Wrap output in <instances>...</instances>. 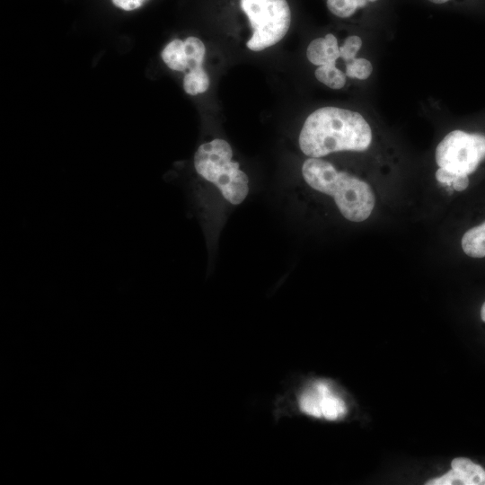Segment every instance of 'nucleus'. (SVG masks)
I'll use <instances>...</instances> for the list:
<instances>
[{"label":"nucleus","mask_w":485,"mask_h":485,"mask_svg":"<svg viewBox=\"0 0 485 485\" xmlns=\"http://www.w3.org/2000/svg\"><path fill=\"white\" fill-rule=\"evenodd\" d=\"M481 316L483 322H485V302L481 306Z\"/></svg>","instance_id":"nucleus-19"},{"label":"nucleus","mask_w":485,"mask_h":485,"mask_svg":"<svg viewBox=\"0 0 485 485\" xmlns=\"http://www.w3.org/2000/svg\"><path fill=\"white\" fill-rule=\"evenodd\" d=\"M452 469L441 477L426 482L427 485H485V470L468 458H454Z\"/></svg>","instance_id":"nucleus-7"},{"label":"nucleus","mask_w":485,"mask_h":485,"mask_svg":"<svg viewBox=\"0 0 485 485\" xmlns=\"http://www.w3.org/2000/svg\"><path fill=\"white\" fill-rule=\"evenodd\" d=\"M146 0H112V3L126 11H132L139 8Z\"/></svg>","instance_id":"nucleus-18"},{"label":"nucleus","mask_w":485,"mask_h":485,"mask_svg":"<svg viewBox=\"0 0 485 485\" xmlns=\"http://www.w3.org/2000/svg\"><path fill=\"white\" fill-rule=\"evenodd\" d=\"M485 159V136L462 130L448 133L437 145L436 162L456 174L469 175Z\"/></svg>","instance_id":"nucleus-6"},{"label":"nucleus","mask_w":485,"mask_h":485,"mask_svg":"<svg viewBox=\"0 0 485 485\" xmlns=\"http://www.w3.org/2000/svg\"><path fill=\"white\" fill-rule=\"evenodd\" d=\"M240 6L252 29L246 43L249 49L261 51L279 42L291 23L287 0H240Z\"/></svg>","instance_id":"nucleus-5"},{"label":"nucleus","mask_w":485,"mask_h":485,"mask_svg":"<svg viewBox=\"0 0 485 485\" xmlns=\"http://www.w3.org/2000/svg\"><path fill=\"white\" fill-rule=\"evenodd\" d=\"M209 86V78L203 66L189 70L183 78L184 91L190 95L205 93Z\"/></svg>","instance_id":"nucleus-12"},{"label":"nucleus","mask_w":485,"mask_h":485,"mask_svg":"<svg viewBox=\"0 0 485 485\" xmlns=\"http://www.w3.org/2000/svg\"><path fill=\"white\" fill-rule=\"evenodd\" d=\"M367 1H368V2H375V1H377V0H367Z\"/></svg>","instance_id":"nucleus-21"},{"label":"nucleus","mask_w":485,"mask_h":485,"mask_svg":"<svg viewBox=\"0 0 485 485\" xmlns=\"http://www.w3.org/2000/svg\"><path fill=\"white\" fill-rule=\"evenodd\" d=\"M314 75L319 82L334 90L343 88L346 84V74L336 67L335 64L318 66Z\"/></svg>","instance_id":"nucleus-11"},{"label":"nucleus","mask_w":485,"mask_h":485,"mask_svg":"<svg viewBox=\"0 0 485 485\" xmlns=\"http://www.w3.org/2000/svg\"><path fill=\"white\" fill-rule=\"evenodd\" d=\"M161 56L169 68L180 72L188 69L184 41L181 40L175 39L169 42L163 49Z\"/></svg>","instance_id":"nucleus-10"},{"label":"nucleus","mask_w":485,"mask_h":485,"mask_svg":"<svg viewBox=\"0 0 485 485\" xmlns=\"http://www.w3.org/2000/svg\"><path fill=\"white\" fill-rule=\"evenodd\" d=\"M330 381L313 379L288 390L276 402L278 414L282 411L294 410L304 416L337 420L343 418L348 408L345 401L336 393ZM277 414V415H278Z\"/></svg>","instance_id":"nucleus-4"},{"label":"nucleus","mask_w":485,"mask_h":485,"mask_svg":"<svg viewBox=\"0 0 485 485\" xmlns=\"http://www.w3.org/2000/svg\"><path fill=\"white\" fill-rule=\"evenodd\" d=\"M459 175H463V174H456L440 167L436 172V180L439 182L446 183L449 186H452V184L454 182V181Z\"/></svg>","instance_id":"nucleus-17"},{"label":"nucleus","mask_w":485,"mask_h":485,"mask_svg":"<svg viewBox=\"0 0 485 485\" xmlns=\"http://www.w3.org/2000/svg\"><path fill=\"white\" fill-rule=\"evenodd\" d=\"M302 174L310 187L331 196L348 220L361 222L369 217L375 206V196L366 182L340 172L331 163L316 157L304 161Z\"/></svg>","instance_id":"nucleus-2"},{"label":"nucleus","mask_w":485,"mask_h":485,"mask_svg":"<svg viewBox=\"0 0 485 485\" xmlns=\"http://www.w3.org/2000/svg\"><path fill=\"white\" fill-rule=\"evenodd\" d=\"M362 47V40L357 35L348 36L344 43L340 47V57L345 61L348 62L356 58V55Z\"/></svg>","instance_id":"nucleus-16"},{"label":"nucleus","mask_w":485,"mask_h":485,"mask_svg":"<svg viewBox=\"0 0 485 485\" xmlns=\"http://www.w3.org/2000/svg\"><path fill=\"white\" fill-rule=\"evenodd\" d=\"M428 1H430L432 3H435V4H444V3H445V2H447L449 0H428Z\"/></svg>","instance_id":"nucleus-20"},{"label":"nucleus","mask_w":485,"mask_h":485,"mask_svg":"<svg viewBox=\"0 0 485 485\" xmlns=\"http://www.w3.org/2000/svg\"><path fill=\"white\" fill-rule=\"evenodd\" d=\"M373 72L371 62L366 58H354L346 62V75L359 80L367 79Z\"/></svg>","instance_id":"nucleus-15"},{"label":"nucleus","mask_w":485,"mask_h":485,"mask_svg":"<svg viewBox=\"0 0 485 485\" xmlns=\"http://www.w3.org/2000/svg\"><path fill=\"white\" fill-rule=\"evenodd\" d=\"M188 70L202 67L206 48L204 43L196 37H188L184 40Z\"/></svg>","instance_id":"nucleus-13"},{"label":"nucleus","mask_w":485,"mask_h":485,"mask_svg":"<svg viewBox=\"0 0 485 485\" xmlns=\"http://www.w3.org/2000/svg\"><path fill=\"white\" fill-rule=\"evenodd\" d=\"M463 251L472 258L485 256V222L468 230L462 238Z\"/></svg>","instance_id":"nucleus-9"},{"label":"nucleus","mask_w":485,"mask_h":485,"mask_svg":"<svg viewBox=\"0 0 485 485\" xmlns=\"http://www.w3.org/2000/svg\"><path fill=\"white\" fill-rule=\"evenodd\" d=\"M232 156L230 145L216 138L198 146L194 155V168L199 176L216 186L226 200L238 205L248 194L249 180Z\"/></svg>","instance_id":"nucleus-3"},{"label":"nucleus","mask_w":485,"mask_h":485,"mask_svg":"<svg viewBox=\"0 0 485 485\" xmlns=\"http://www.w3.org/2000/svg\"><path fill=\"white\" fill-rule=\"evenodd\" d=\"M367 2V0H327V7L334 15L347 18L357 8L366 6Z\"/></svg>","instance_id":"nucleus-14"},{"label":"nucleus","mask_w":485,"mask_h":485,"mask_svg":"<svg viewBox=\"0 0 485 485\" xmlns=\"http://www.w3.org/2000/svg\"><path fill=\"white\" fill-rule=\"evenodd\" d=\"M371 142V128L359 112L332 106L312 112L299 135L302 152L316 158L340 151H365Z\"/></svg>","instance_id":"nucleus-1"},{"label":"nucleus","mask_w":485,"mask_h":485,"mask_svg":"<svg viewBox=\"0 0 485 485\" xmlns=\"http://www.w3.org/2000/svg\"><path fill=\"white\" fill-rule=\"evenodd\" d=\"M306 57L312 64L318 66L335 64L340 57L336 37L328 33L324 38L313 40L307 47Z\"/></svg>","instance_id":"nucleus-8"}]
</instances>
